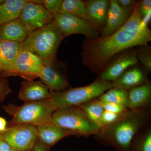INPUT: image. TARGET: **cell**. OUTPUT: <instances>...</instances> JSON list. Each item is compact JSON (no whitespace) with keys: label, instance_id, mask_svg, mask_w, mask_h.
<instances>
[{"label":"cell","instance_id":"obj_1","mask_svg":"<svg viewBox=\"0 0 151 151\" xmlns=\"http://www.w3.org/2000/svg\"><path fill=\"white\" fill-rule=\"evenodd\" d=\"M139 2L125 24L115 32L107 36L100 35L84 41L82 63L92 73L100 75L116 55L151 42V30L139 14Z\"/></svg>","mask_w":151,"mask_h":151},{"label":"cell","instance_id":"obj_2","mask_svg":"<svg viewBox=\"0 0 151 151\" xmlns=\"http://www.w3.org/2000/svg\"><path fill=\"white\" fill-rule=\"evenodd\" d=\"M151 121V110L128 109L115 122L100 129L94 138L115 151H130L135 138Z\"/></svg>","mask_w":151,"mask_h":151},{"label":"cell","instance_id":"obj_3","mask_svg":"<svg viewBox=\"0 0 151 151\" xmlns=\"http://www.w3.org/2000/svg\"><path fill=\"white\" fill-rule=\"evenodd\" d=\"M65 37L52 22L29 34L22 44V48L37 55L44 65L53 66L58 47Z\"/></svg>","mask_w":151,"mask_h":151},{"label":"cell","instance_id":"obj_4","mask_svg":"<svg viewBox=\"0 0 151 151\" xmlns=\"http://www.w3.org/2000/svg\"><path fill=\"white\" fill-rule=\"evenodd\" d=\"M112 87V82L97 77L86 86L69 88L61 92H51V97L48 100L54 112L60 108L84 104L100 97Z\"/></svg>","mask_w":151,"mask_h":151},{"label":"cell","instance_id":"obj_5","mask_svg":"<svg viewBox=\"0 0 151 151\" xmlns=\"http://www.w3.org/2000/svg\"><path fill=\"white\" fill-rule=\"evenodd\" d=\"M2 108L12 117L9 126L20 124L37 127L53 121L52 114L54 111L48 99L25 103L19 106L9 104Z\"/></svg>","mask_w":151,"mask_h":151},{"label":"cell","instance_id":"obj_6","mask_svg":"<svg viewBox=\"0 0 151 151\" xmlns=\"http://www.w3.org/2000/svg\"><path fill=\"white\" fill-rule=\"evenodd\" d=\"M52 118L57 124L73 132L78 137L94 135L100 129L78 106L58 109L52 113Z\"/></svg>","mask_w":151,"mask_h":151},{"label":"cell","instance_id":"obj_7","mask_svg":"<svg viewBox=\"0 0 151 151\" xmlns=\"http://www.w3.org/2000/svg\"><path fill=\"white\" fill-rule=\"evenodd\" d=\"M0 139L6 142L17 151L32 150L37 141V127L27 124L9 126L0 133Z\"/></svg>","mask_w":151,"mask_h":151},{"label":"cell","instance_id":"obj_8","mask_svg":"<svg viewBox=\"0 0 151 151\" xmlns=\"http://www.w3.org/2000/svg\"><path fill=\"white\" fill-rule=\"evenodd\" d=\"M44 65L37 55L28 50H22L12 66L0 73V77L19 76L26 80H33L39 77Z\"/></svg>","mask_w":151,"mask_h":151},{"label":"cell","instance_id":"obj_9","mask_svg":"<svg viewBox=\"0 0 151 151\" xmlns=\"http://www.w3.org/2000/svg\"><path fill=\"white\" fill-rule=\"evenodd\" d=\"M53 22L60 30L64 36L81 34L86 39H93L100 35L99 32L86 19L58 13L53 14Z\"/></svg>","mask_w":151,"mask_h":151},{"label":"cell","instance_id":"obj_10","mask_svg":"<svg viewBox=\"0 0 151 151\" xmlns=\"http://www.w3.org/2000/svg\"><path fill=\"white\" fill-rule=\"evenodd\" d=\"M139 64L137 48L128 49L114 56L98 77L112 82L128 68Z\"/></svg>","mask_w":151,"mask_h":151},{"label":"cell","instance_id":"obj_11","mask_svg":"<svg viewBox=\"0 0 151 151\" xmlns=\"http://www.w3.org/2000/svg\"><path fill=\"white\" fill-rule=\"evenodd\" d=\"M28 34L53 22V15L40 4L28 1L19 17Z\"/></svg>","mask_w":151,"mask_h":151},{"label":"cell","instance_id":"obj_12","mask_svg":"<svg viewBox=\"0 0 151 151\" xmlns=\"http://www.w3.org/2000/svg\"><path fill=\"white\" fill-rule=\"evenodd\" d=\"M37 127V139L45 147L50 149L63 138L76 134L57 124L54 120Z\"/></svg>","mask_w":151,"mask_h":151},{"label":"cell","instance_id":"obj_13","mask_svg":"<svg viewBox=\"0 0 151 151\" xmlns=\"http://www.w3.org/2000/svg\"><path fill=\"white\" fill-rule=\"evenodd\" d=\"M133 10L122 9L116 0H110L106 25L100 35L107 36L120 29L128 20Z\"/></svg>","mask_w":151,"mask_h":151},{"label":"cell","instance_id":"obj_14","mask_svg":"<svg viewBox=\"0 0 151 151\" xmlns=\"http://www.w3.org/2000/svg\"><path fill=\"white\" fill-rule=\"evenodd\" d=\"M84 3L86 9V20L101 34L106 25L110 0H88L84 1Z\"/></svg>","mask_w":151,"mask_h":151},{"label":"cell","instance_id":"obj_15","mask_svg":"<svg viewBox=\"0 0 151 151\" xmlns=\"http://www.w3.org/2000/svg\"><path fill=\"white\" fill-rule=\"evenodd\" d=\"M148 73L139 65H135L125 70L115 80L112 81L113 87L126 90L144 84L149 80Z\"/></svg>","mask_w":151,"mask_h":151},{"label":"cell","instance_id":"obj_16","mask_svg":"<svg viewBox=\"0 0 151 151\" xmlns=\"http://www.w3.org/2000/svg\"><path fill=\"white\" fill-rule=\"evenodd\" d=\"M51 97V92L41 81L26 80L22 82L18 98L25 103L42 101Z\"/></svg>","mask_w":151,"mask_h":151},{"label":"cell","instance_id":"obj_17","mask_svg":"<svg viewBox=\"0 0 151 151\" xmlns=\"http://www.w3.org/2000/svg\"><path fill=\"white\" fill-rule=\"evenodd\" d=\"M127 93L128 108L151 110V83L150 80L127 90Z\"/></svg>","mask_w":151,"mask_h":151},{"label":"cell","instance_id":"obj_18","mask_svg":"<svg viewBox=\"0 0 151 151\" xmlns=\"http://www.w3.org/2000/svg\"><path fill=\"white\" fill-rule=\"evenodd\" d=\"M53 66L44 65L39 76L41 81L51 92H61L69 88V84L65 77Z\"/></svg>","mask_w":151,"mask_h":151},{"label":"cell","instance_id":"obj_19","mask_svg":"<svg viewBox=\"0 0 151 151\" xmlns=\"http://www.w3.org/2000/svg\"><path fill=\"white\" fill-rule=\"evenodd\" d=\"M28 34L19 18L0 26V40L11 41L22 44Z\"/></svg>","mask_w":151,"mask_h":151},{"label":"cell","instance_id":"obj_20","mask_svg":"<svg viewBox=\"0 0 151 151\" xmlns=\"http://www.w3.org/2000/svg\"><path fill=\"white\" fill-rule=\"evenodd\" d=\"M22 50V43L11 41L0 40V65L4 68L3 71L12 66Z\"/></svg>","mask_w":151,"mask_h":151},{"label":"cell","instance_id":"obj_21","mask_svg":"<svg viewBox=\"0 0 151 151\" xmlns=\"http://www.w3.org/2000/svg\"><path fill=\"white\" fill-rule=\"evenodd\" d=\"M27 0H6L0 5V26L19 18Z\"/></svg>","mask_w":151,"mask_h":151},{"label":"cell","instance_id":"obj_22","mask_svg":"<svg viewBox=\"0 0 151 151\" xmlns=\"http://www.w3.org/2000/svg\"><path fill=\"white\" fill-rule=\"evenodd\" d=\"M58 13L86 20L85 3L81 0H62Z\"/></svg>","mask_w":151,"mask_h":151},{"label":"cell","instance_id":"obj_23","mask_svg":"<svg viewBox=\"0 0 151 151\" xmlns=\"http://www.w3.org/2000/svg\"><path fill=\"white\" fill-rule=\"evenodd\" d=\"M127 95V90L113 87L97 97V99L103 102L116 103L128 108Z\"/></svg>","mask_w":151,"mask_h":151},{"label":"cell","instance_id":"obj_24","mask_svg":"<svg viewBox=\"0 0 151 151\" xmlns=\"http://www.w3.org/2000/svg\"><path fill=\"white\" fill-rule=\"evenodd\" d=\"M78 106L85 112L91 121L99 127V122L105 110L97 98Z\"/></svg>","mask_w":151,"mask_h":151},{"label":"cell","instance_id":"obj_25","mask_svg":"<svg viewBox=\"0 0 151 151\" xmlns=\"http://www.w3.org/2000/svg\"><path fill=\"white\" fill-rule=\"evenodd\" d=\"M130 151H151V124L135 138Z\"/></svg>","mask_w":151,"mask_h":151},{"label":"cell","instance_id":"obj_26","mask_svg":"<svg viewBox=\"0 0 151 151\" xmlns=\"http://www.w3.org/2000/svg\"><path fill=\"white\" fill-rule=\"evenodd\" d=\"M138 61L143 68L150 74L151 72V48L148 44L137 46Z\"/></svg>","mask_w":151,"mask_h":151},{"label":"cell","instance_id":"obj_27","mask_svg":"<svg viewBox=\"0 0 151 151\" xmlns=\"http://www.w3.org/2000/svg\"><path fill=\"white\" fill-rule=\"evenodd\" d=\"M62 0H38L33 1L34 2L42 5L46 10L52 14L58 12Z\"/></svg>","mask_w":151,"mask_h":151},{"label":"cell","instance_id":"obj_28","mask_svg":"<svg viewBox=\"0 0 151 151\" xmlns=\"http://www.w3.org/2000/svg\"><path fill=\"white\" fill-rule=\"evenodd\" d=\"M122 113L119 114V113H113V112L105 110L98 124L100 129H102L103 127L112 124L113 122L116 121Z\"/></svg>","mask_w":151,"mask_h":151},{"label":"cell","instance_id":"obj_29","mask_svg":"<svg viewBox=\"0 0 151 151\" xmlns=\"http://www.w3.org/2000/svg\"><path fill=\"white\" fill-rule=\"evenodd\" d=\"M100 101L105 111L121 114V113H124L128 109V108H126V107L119 105V104H116V103Z\"/></svg>","mask_w":151,"mask_h":151},{"label":"cell","instance_id":"obj_30","mask_svg":"<svg viewBox=\"0 0 151 151\" xmlns=\"http://www.w3.org/2000/svg\"><path fill=\"white\" fill-rule=\"evenodd\" d=\"M12 92L8 79L6 77L0 78V103L5 100L6 97Z\"/></svg>","mask_w":151,"mask_h":151},{"label":"cell","instance_id":"obj_31","mask_svg":"<svg viewBox=\"0 0 151 151\" xmlns=\"http://www.w3.org/2000/svg\"><path fill=\"white\" fill-rule=\"evenodd\" d=\"M139 12L143 20L150 13L151 8V0L140 1L139 4Z\"/></svg>","mask_w":151,"mask_h":151},{"label":"cell","instance_id":"obj_32","mask_svg":"<svg viewBox=\"0 0 151 151\" xmlns=\"http://www.w3.org/2000/svg\"><path fill=\"white\" fill-rule=\"evenodd\" d=\"M116 1L119 6L125 9H133L137 2L135 0H116Z\"/></svg>","mask_w":151,"mask_h":151},{"label":"cell","instance_id":"obj_33","mask_svg":"<svg viewBox=\"0 0 151 151\" xmlns=\"http://www.w3.org/2000/svg\"><path fill=\"white\" fill-rule=\"evenodd\" d=\"M48 149L42 145L38 141H37L35 145L33 148L32 151H48Z\"/></svg>","mask_w":151,"mask_h":151},{"label":"cell","instance_id":"obj_34","mask_svg":"<svg viewBox=\"0 0 151 151\" xmlns=\"http://www.w3.org/2000/svg\"><path fill=\"white\" fill-rule=\"evenodd\" d=\"M12 147L7 143L0 139V151H10Z\"/></svg>","mask_w":151,"mask_h":151},{"label":"cell","instance_id":"obj_35","mask_svg":"<svg viewBox=\"0 0 151 151\" xmlns=\"http://www.w3.org/2000/svg\"><path fill=\"white\" fill-rule=\"evenodd\" d=\"M6 121L4 118L0 117V133L3 132L7 128Z\"/></svg>","mask_w":151,"mask_h":151},{"label":"cell","instance_id":"obj_36","mask_svg":"<svg viewBox=\"0 0 151 151\" xmlns=\"http://www.w3.org/2000/svg\"><path fill=\"white\" fill-rule=\"evenodd\" d=\"M3 70H4V68H3L2 66L0 65V73H1L2 72H3Z\"/></svg>","mask_w":151,"mask_h":151},{"label":"cell","instance_id":"obj_37","mask_svg":"<svg viewBox=\"0 0 151 151\" xmlns=\"http://www.w3.org/2000/svg\"><path fill=\"white\" fill-rule=\"evenodd\" d=\"M4 1H4V0H0V5Z\"/></svg>","mask_w":151,"mask_h":151},{"label":"cell","instance_id":"obj_38","mask_svg":"<svg viewBox=\"0 0 151 151\" xmlns=\"http://www.w3.org/2000/svg\"><path fill=\"white\" fill-rule=\"evenodd\" d=\"M10 151H18L16 150H14V149L12 148V149H11V150Z\"/></svg>","mask_w":151,"mask_h":151},{"label":"cell","instance_id":"obj_39","mask_svg":"<svg viewBox=\"0 0 151 151\" xmlns=\"http://www.w3.org/2000/svg\"><path fill=\"white\" fill-rule=\"evenodd\" d=\"M32 151L31 150H27V151Z\"/></svg>","mask_w":151,"mask_h":151}]
</instances>
